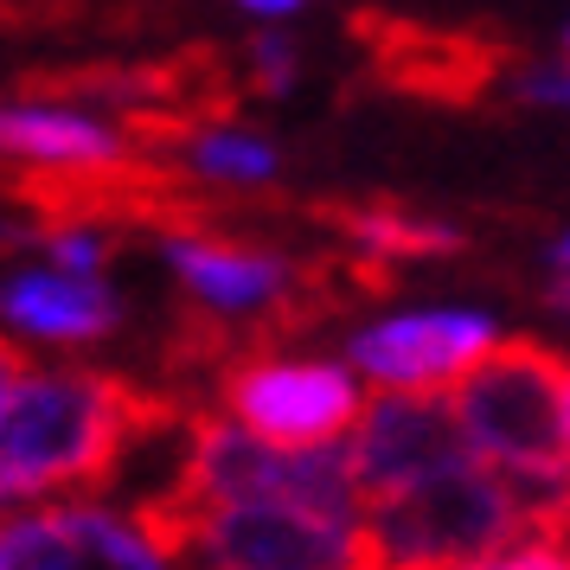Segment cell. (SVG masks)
<instances>
[{
	"instance_id": "6da1fadb",
	"label": "cell",
	"mask_w": 570,
	"mask_h": 570,
	"mask_svg": "<svg viewBox=\"0 0 570 570\" xmlns=\"http://www.w3.org/2000/svg\"><path fill=\"white\" fill-rule=\"evenodd\" d=\"M135 430V397L104 372L46 365L0 391V513L104 481Z\"/></svg>"
},
{
	"instance_id": "7a4b0ae2",
	"label": "cell",
	"mask_w": 570,
	"mask_h": 570,
	"mask_svg": "<svg viewBox=\"0 0 570 570\" xmlns=\"http://www.w3.org/2000/svg\"><path fill=\"white\" fill-rule=\"evenodd\" d=\"M360 519L372 564H481L519 525L500 474L474 455L404 493L365 500Z\"/></svg>"
},
{
	"instance_id": "3957f363",
	"label": "cell",
	"mask_w": 570,
	"mask_h": 570,
	"mask_svg": "<svg viewBox=\"0 0 570 570\" xmlns=\"http://www.w3.org/2000/svg\"><path fill=\"white\" fill-rule=\"evenodd\" d=\"M174 551H199L206 564H232V570H353V564H372L360 513H321V507L269 500V493L193 507V519L174 532Z\"/></svg>"
},
{
	"instance_id": "277c9868",
	"label": "cell",
	"mask_w": 570,
	"mask_h": 570,
	"mask_svg": "<svg viewBox=\"0 0 570 570\" xmlns=\"http://www.w3.org/2000/svg\"><path fill=\"white\" fill-rule=\"evenodd\" d=\"M558 365L544 346H493L449 385V411L468 455L493 474H513L532 462H558Z\"/></svg>"
},
{
	"instance_id": "5b68a950",
	"label": "cell",
	"mask_w": 570,
	"mask_h": 570,
	"mask_svg": "<svg viewBox=\"0 0 570 570\" xmlns=\"http://www.w3.org/2000/svg\"><path fill=\"white\" fill-rule=\"evenodd\" d=\"M500 321L474 302H430V308H391L353 327L346 365L372 391H449L468 365L500 346Z\"/></svg>"
},
{
	"instance_id": "8992f818",
	"label": "cell",
	"mask_w": 570,
	"mask_h": 570,
	"mask_svg": "<svg viewBox=\"0 0 570 570\" xmlns=\"http://www.w3.org/2000/svg\"><path fill=\"white\" fill-rule=\"evenodd\" d=\"M160 570L174 564V532L97 507V500H27L0 513V570Z\"/></svg>"
},
{
	"instance_id": "52a82bcc",
	"label": "cell",
	"mask_w": 570,
	"mask_h": 570,
	"mask_svg": "<svg viewBox=\"0 0 570 570\" xmlns=\"http://www.w3.org/2000/svg\"><path fill=\"white\" fill-rule=\"evenodd\" d=\"M365 404V379L346 360H250L225 385V416L263 442H340Z\"/></svg>"
},
{
	"instance_id": "ba28073f",
	"label": "cell",
	"mask_w": 570,
	"mask_h": 570,
	"mask_svg": "<svg viewBox=\"0 0 570 570\" xmlns=\"http://www.w3.org/2000/svg\"><path fill=\"white\" fill-rule=\"evenodd\" d=\"M346 462L360 481V507L468 462L449 391H379V397H365L353 430H346Z\"/></svg>"
},
{
	"instance_id": "9c48e42d",
	"label": "cell",
	"mask_w": 570,
	"mask_h": 570,
	"mask_svg": "<svg viewBox=\"0 0 570 570\" xmlns=\"http://www.w3.org/2000/svg\"><path fill=\"white\" fill-rule=\"evenodd\" d=\"M122 295L104 276H78L58 263H27L0 276V327L32 346H97L116 334Z\"/></svg>"
},
{
	"instance_id": "30bf717a",
	"label": "cell",
	"mask_w": 570,
	"mask_h": 570,
	"mask_svg": "<svg viewBox=\"0 0 570 570\" xmlns=\"http://www.w3.org/2000/svg\"><path fill=\"white\" fill-rule=\"evenodd\" d=\"M0 160L32 174H104L122 160L116 122L58 97H13L0 104Z\"/></svg>"
},
{
	"instance_id": "8fae6325",
	"label": "cell",
	"mask_w": 570,
	"mask_h": 570,
	"mask_svg": "<svg viewBox=\"0 0 570 570\" xmlns=\"http://www.w3.org/2000/svg\"><path fill=\"white\" fill-rule=\"evenodd\" d=\"M167 269L180 276V288L212 314H263L288 295V257L263 250V244H232V237H199V232H174L167 237Z\"/></svg>"
},
{
	"instance_id": "7c38bea8",
	"label": "cell",
	"mask_w": 570,
	"mask_h": 570,
	"mask_svg": "<svg viewBox=\"0 0 570 570\" xmlns=\"http://www.w3.org/2000/svg\"><path fill=\"white\" fill-rule=\"evenodd\" d=\"M193 174H206L218 186H269L283 174V155H276V141H263L250 129H199L193 135Z\"/></svg>"
},
{
	"instance_id": "4fadbf2b",
	"label": "cell",
	"mask_w": 570,
	"mask_h": 570,
	"mask_svg": "<svg viewBox=\"0 0 570 570\" xmlns=\"http://www.w3.org/2000/svg\"><path fill=\"white\" fill-rule=\"evenodd\" d=\"M353 237H360V250H379V257H449V250H462L455 225H442V218H404V212H360Z\"/></svg>"
},
{
	"instance_id": "5bb4252c",
	"label": "cell",
	"mask_w": 570,
	"mask_h": 570,
	"mask_svg": "<svg viewBox=\"0 0 570 570\" xmlns=\"http://www.w3.org/2000/svg\"><path fill=\"white\" fill-rule=\"evenodd\" d=\"M46 263H58V269H78V276H104L109 263V237L97 232V225H58V232H46Z\"/></svg>"
},
{
	"instance_id": "9a60e30c",
	"label": "cell",
	"mask_w": 570,
	"mask_h": 570,
	"mask_svg": "<svg viewBox=\"0 0 570 570\" xmlns=\"http://www.w3.org/2000/svg\"><path fill=\"white\" fill-rule=\"evenodd\" d=\"M250 78H257L263 97H288L295 90V78H302V65H295V46L288 39H257V52H250Z\"/></svg>"
},
{
	"instance_id": "2e32d148",
	"label": "cell",
	"mask_w": 570,
	"mask_h": 570,
	"mask_svg": "<svg viewBox=\"0 0 570 570\" xmlns=\"http://www.w3.org/2000/svg\"><path fill=\"white\" fill-rule=\"evenodd\" d=\"M519 97H525V104H544V109H570V58L564 65H532V71H519Z\"/></svg>"
},
{
	"instance_id": "e0dca14e",
	"label": "cell",
	"mask_w": 570,
	"mask_h": 570,
	"mask_svg": "<svg viewBox=\"0 0 570 570\" xmlns=\"http://www.w3.org/2000/svg\"><path fill=\"white\" fill-rule=\"evenodd\" d=\"M558 455L570 468V365H558Z\"/></svg>"
},
{
	"instance_id": "ac0fdd59",
	"label": "cell",
	"mask_w": 570,
	"mask_h": 570,
	"mask_svg": "<svg viewBox=\"0 0 570 570\" xmlns=\"http://www.w3.org/2000/svg\"><path fill=\"white\" fill-rule=\"evenodd\" d=\"M244 13H257V20H288V13H302L308 0H237Z\"/></svg>"
},
{
	"instance_id": "d6986e66",
	"label": "cell",
	"mask_w": 570,
	"mask_h": 570,
	"mask_svg": "<svg viewBox=\"0 0 570 570\" xmlns=\"http://www.w3.org/2000/svg\"><path fill=\"white\" fill-rule=\"evenodd\" d=\"M551 308L570 321V269H558V283H551Z\"/></svg>"
},
{
	"instance_id": "ffe728a7",
	"label": "cell",
	"mask_w": 570,
	"mask_h": 570,
	"mask_svg": "<svg viewBox=\"0 0 570 570\" xmlns=\"http://www.w3.org/2000/svg\"><path fill=\"white\" fill-rule=\"evenodd\" d=\"M551 269H570V225L551 237Z\"/></svg>"
},
{
	"instance_id": "44dd1931",
	"label": "cell",
	"mask_w": 570,
	"mask_h": 570,
	"mask_svg": "<svg viewBox=\"0 0 570 570\" xmlns=\"http://www.w3.org/2000/svg\"><path fill=\"white\" fill-rule=\"evenodd\" d=\"M13 372H20V360H13V353H7V346H0V391L13 385Z\"/></svg>"
},
{
	"instance_id": "7402d4cb",
	"label": "cell",
	"mask_w": 570,
	"mask_h": 570,
	"mask_svg": "<svg viewBox=\"0 0 570 570\" xmlns=\"http://www.w3.org/2000/svg\"><path fill=\"white\" fill-rule=\"evenodd\" d=\"M13 237H20V232H13V225H7V218H0V244H13Z\"/></svg>"
},
{
	"instance_id": "603a6c76",
	"label": "cell",
	"mask_w": 570,
	"mask_h": 570,
	"mask_svg": "<svg viewBox=\"0 0 570 570\" xmlns=\"http://www.w3.org/2000/svg\"><path fill=\"white\" fill-rule=\"evenodd\" d=\"M564 58H570V27H564Z\"/></svg>"
},
{
	"instance_id": "cb8c5ba5",
	"label": "cell",
	"mask_w": 570,
	"mask_h": 570,
	"mask_svg": "<svg viewBox=\"0 0 570 570\" xmlns=\"http://www.w3.org/2000/svg\"><path fill=\"white\" fill-rule=\"evenodd\" d=\"M564 551H570V525H564Z\"/></svg>"
}]
</instances>
